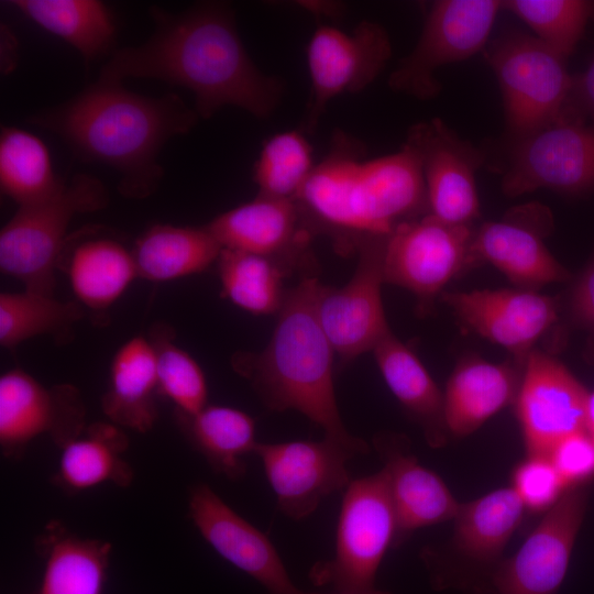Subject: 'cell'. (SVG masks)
Here are the masks:
<instances>
[{
  "instance_id": "1",
  "label": "cell",
  "mask_w": 594,
  "mask_h": 594,
  "mask_svg": "<svg viewBox=\"0 0 594 594\" xmlns=\"http://www.w3.org/2000/svg\"><path fill=\"white\" fill-rule=\"evenodd\" d=\"M154 32L138 46L114 51L98 78H153L184 87L195 96L199 118L237 107L268 118L284 95V84L263 73L249 55L234 12L224 2L207 1L180 13L152 7Z\"/></svg>"
},
{
  "instance_id": "3",
  "label": "cell",
  "mask_w": 594,
  "mask_h": 594,
  "mask_svg": "<svg viewBox=\"0 0 594 594\" xmlns=\"http://www.w3.org/2000/svg\"><path fill=\"white\" fill-rule=\"evenodd\" d=\"M364 152L358 140L337 132L295 198L311 234L329 237L340 254L428 215L421 166L410 147L404 143L374 158Z\"/></svg>"
},
{
  "instance_id": "20",
  "label": "cell",
  "mask_w": 594,
  "mask_h": 594,
  "mask_svg": "<svg viewBox=\"0 0 594 594\" xmlns=\"http://www.w3.org/2000/svg\"><path fill=\"white\" fill-rule=\"evenodd\" d=\"M442 300L466 328L524 363L559 314L556 298L524 288L446 292Z\"/></svg>"
},
{
  "instance_id": "38",
  "label": "cell",
  "mask_w": 594,
  "mask_h": 594,
  "mask_svg": "<svg viewBox=\"0 0 594 594\" xmlns=\"http://www.w3.org/2000/svg\"><path fill=\"white\" fill-rule=\"evenodd\" d=\"M156 356L158 394L183 415H195L208 404V385L196 360L162 330L150 339Z\"/></svg>"
},
{
  "instance_id": "44",
  "label": "cell",
  "mask_w": 594,
  "mask_h": 594,
  "mask_svg": "<svg viewBox=\"0 0 594 594\" xmlns=\"http://www.w3.org/2000/svg\"><path fill=\"white\" fill-rule=\"evenodd\" d=\"M305 594H326V593H306ZM332 594H336V593H332Z\"/></svg>"
},
{
  "instance_id": "30",
  "label": "cell",
  "mask_w": 594,
  "mask_h": 594,
  "mask_svg": "<svg viewBox=\"0 0 594 594\" xmlns=\"http://www.w3.org/2000/svg\"><path fill=\"white\" fill-rule=\"evenodd\" d=\"M190 443L212 470L230 480L245 474V455L254 453L255 421L246 413L229 406L207 405L195 415L177 413Z\"/></svg>"
},
{
  "instance_id": "2",
  "label": "cell",
  "mask_w": 594,
  "mask_h": 594,
  "mask_svg": "<svg viewBox=\"0 0 594 594\" xmlns=\"http://www.w3.org/2000/svg\"><path fill=\"white\" fill-rule=\"evenodd\" d=\"M198 118L177 95L145 97L122 82L98 78L28 121L58 135L78 158L113 168L123 196L145 198L163 176L161 150L172 138L188 133Z\"/></svg>"
},
{
  "instance_id": "31",
  "label": "cell",
  "mask_w": 594,
  "mask_h": 594,
  "mask_svg": "<svg viewBox=\"0 0 594 594\" xmlns=\"http://www.w3.org/2000/svg\"><path fill=\"white\" fill-rule=\"evenodd\" d=\"M128 438L121 427L95 422L62 447L57 482L70 491H84L111 482L128 486L133 472L122 458Z\"/></svg>"
},
{
  "instance_id": "22",
  "label": "cell",
  "mask_w": 594,
  "mask_h": 594,
  "mask_svg": "<svg viewBox=\"0 0 594 594\" xmlns=\"http://www.w3.org/2000/svg\"><path fill=\"white\" fill-rule=\"evenodd\" d=\"M373 443L388 479L397 525L395 543L419 528L454 519L460 503L435 472L418 462L406 438L383 432Z\"/></svg>"
},
{
  "instance_id": "6",
  "label": "cell",
  "mask_w": 594,
  "mask_h": 594,
  "mask_svg": "<svg viewBox=\"0 0 594 594\" xmlns=\"http://www.w3.org/2000/svg\"><path fill=\"white\" fill-rule=\"evenodd\" d=\"M396 532L385 470L351 480L342 498L333 556L311 566L310 581L332 587L336 594H391L377 587L376 574Z\"/></svg>"
},
{
  "instance_id": "43",
  "label": "cell",
  "mask_w": 594,
  "mask_h": 594,
  "mask_svg": "<svg viewBox=\"0 0 594 594\" xmlns=\"http://www.w3.org/2000/svg\"><path fill=\"white\" fill-rule=\"evenodd\" d=\"M585 430L594 439V392L588 393L585 410Z\"/></svg>"
},
{
  "instance_id": "39",
  "label": "cell",
  "mask_w": 594,
  "mask_h": 594,
  "mask_svg": "<svg viewBox=\"0 0 594 594\" xmlns=\"http://www.w3.org/2000/svg\"><path fill=\"white\" fill-rule=\"evenodd\" d=\"M513 487L530 510L549 509L568 490L548 455H528L514 472Z\"/></svg>"
},
{
  "instance_id": "15",
  "label": "cell",
  "mask_w": 594,
  "mask_h": 594,
  "mask_svg": "<svg viewBox=\"0 0 594 594\" xmlns=\"http://www.w3.org/2000/svg\"><path fill=\"white\" fill-rule=\"evenodd\" d=\"M587 504L581 486L568 488L520 549L497 566L495 594H554L561 586Z\"/></svg>"
},
{
  "instance_id": "24",
  "label": "cell",
  "mask_w": 594,
  "mask_h": 594,
  "mask_svg": "<svg viewBox=\"0 0 594 594\" xmlns=\"http://www.w3.org/2000/svg\"><path fill=\"white\" fill-rule=\"evenodd\" d=\"M521 374L517 375L508 364H495L477 356L462 360L450 375L443 394L448 432L468 436L515 400Z\"/></svg>"
},
{
  "instance_id": "26",
  "label": "cell",
  "mask_w": 594,
  "mask_h": 594,
  "mask_svg": "<svg viewBox=\"0 0 594 594\" xmlns=\"http://www.w3.org/2000/svg\"><path fill=\"white\" fill-rule=\"evenodd\" d=\"M373 353L386 385L420 425L427 442L432 448L441 447L448 432L443 394L424 364L392 332L375 345Z\"/></svg>"
},
{
  "instance_id": "33",
  "label": "cell",
  "mask_w": 594,
  "mask_h": 594,
  "mask_svg": "<svg viewBox=\"0 0 594 594\" xmlns=\"http://www.w3.org/2000/svg\"><path fill=\"white\" fill-rule=\"evenodd\" d=\"M63 184L55 175L46 144L16 127L0 133V188L19 207L52 196Z\"/></svg>"
},
{
  "instance_id": "42",
  "label": "cell",
  "mask_w": 594,
  "mask_h": 594,
  "mask_svg": "<svg viewBox=\"0 0 594 594\" xmlns=\"http://www.w3.org/2000/svg\"><path fill=\"white\" fill-rule=\"evenodd\" d=\"M568 308L573 322L594 337V260L573 282Z\"/></svg>"
},
{
  "instance_id": "8",
  "label": "cell",
  "mask_w": 594,
  "mask_h": 594,
  "mask_svg": "<svg viewBox=\"0 0 594 594\" xmlns=\"http://www.w3.org/2000/svg\"><path fill=\"white\" fill-rule=\"evenodd\" d=\"M499 0H439L430 4L419 38L388 78L397 92L427 101L441 90L436 72L464 61L485 46Z\"/></svg>"
},
{
  "instance_id": "40",
  "label": "cell",
  "mask_w": 594,
  "mask_h": 594,
  "mask_svg": "<svg viewBox=\"0 0 594 594\" xmlns=\"http://www.w3.org/2000/svg\"><path fill=\"white\" fill-rule=\"evenodd\" d=\"M568 488L594 476V439L586 430L560 440L548 453Z\"/></svg>"
},
{
  "instance_id": "21",
  "label": "cell",
  "mask_w": 594,
  "mask_h": 594,
  "mask_svg": "<svg viewBox=\"0 0 594 594\" xmlns=\"http://www.w3.org/2000/svg\"><path fill=\"white\" fill-rule=\"evenodd\" d=\"M206 227L222 249L270 257L289 271L306 261L314 237L295 200L261 194Z\"/></svg>"
},
{
  "instance_id": "32",
  "label": "cell",
  "mask_w": 594,
  "mask_h": 594,
  "mask_svg": "<svg viewBox=\"0 0 594 594\" xmlns=\"http://www.w3.org/2000/svg\"><path fill=\"white\" fill-rule=\"evenodd\" d=\"M67 274L77 299L95 310L110 307L139 277L132 251L108 238L87 239L76 244Z\"/></svg>"
},
{
  "instance_id": "29",
  "label": "cell",
  "mask_w": 594,
  "mask_h": 594,
  "mask_svg": "<svg viewBox=\"0 0 594 594\" xmlns=\"http://www.w3.org/2000/svg\"><path fill=\"white\" fill-rule=\"evenodd\" d=\"M9 3L29 20L94 62L111 51L116 25L107 6L97 0H13Z\"/></svg>"
},
{
  "instance_id": "16",
  "label": "cell",
  "mask_w": 594,
  "mask_h": 594,
  "mask_svg": "<svg viewBox=\"0 0 594 594\" xmlns=\"http://www.w3.org/2000/svg\"><path fill=\"white\" fill-rule=\"evenodd\" d=\"M86 409L76 387H46L20 369L0 377V446L16 457L35 438L48 435L61 448L80 436Z\"/></svg>"
},
{
  "instance_id": "18",
  "label": "cell",
  "mask_w": 594,
  "mask_h": 594,
  "mask_svg": "<svg viewBox=\"0 0 594 594\" xmlns=\"http://www.w3.org/2000/svg\"><path fill=\"white\" fill-rule=\"evenodd\" d=\"M551 223L548 210L537 204L521 206L501 221L482 223L474 229L470 265L490 263L524 289L568 280L569 271L542 240Z\"/></svg>"
},
{
  "instance_id": "19",
  "label": "cell",
  "mask_w": 594,
  "mask_h": 594,
  "mask_svg": "<svg viewBox=\"0 0 594 594\" xmlns=\"http://www.w3.org/2000/svg\"><path fill=\"white\" fill-rule=\"evenodd\" d=\"M189 516L224 560L260 583L265 594H305L293 582L273 542L232 509L209 485L190 488Z\"/></svg>"
},
{
  "instance_id": "12",
  "label": "cell",
  "mask_w": 594,
  "mask_h": 594,
  "mask_svg": "<svg viewBox=\"0 0 594 594\" xmlns=\"http://www.w3.org/2000/svg\"><path fill=\"white\" fill-rule=\"evenodd\" d=\"M405 144L420 163L428 213L449 224L473 226L481 215L475 176L484 153L439 118L410 127Z\"/></svg>"
},
{
  "instance_id": "14",
  "label": "cell",
  "mask_w": 594,
  "mask_h": 594,
  "mask_svg": "<svg viewBox=\"0 0 594 594\" xmlns=\"http://www.w3.org/2000/svg\"><path fill=\"white\" fill-rule=\"evenodd\" d=\"M588 392L556 358L534 349L516 396L528 455H548L563 438L585 430Z\"/></svg>"
},
{
  "instance_id": "17",
  "label": "cell",
  "mask_w": 594,
  "mask_h": 594,
  "mask_svg": "<svg viewBox=\"0 0 594 594\" xmlns=\"http://www.w3.org/2000/svg\"><path fill=\"white\" fill-rule=\"evenodd\" d=\"M254 453L263 464L278 509L294 520L308 517L326 497L346 488L351 482L346 463L355 457L326 438L258 442Z\"/></svg>"
},
{
  "instance_id": "4",
  "label": "cell",
  "mask_w": 594,
  "mask_h": 594,
  "mask_svg": "<svg viewBox=\"0 0 594 594\" xmlns=\"http://www.w3.org/2000/svg\"><path fill=\"white\" fill-rule=\"evenodd\" d=\"M317 278L302 279L286 292L267 346L234 360L272 410H296L318 425L324 438L352 452L369 444L345 428L333 388V349L316 314Z\"/></svg>"
},
{
  "instance_id": "35",
  "label": "cell",
  "mask_w": 594,
  "mask_h": 594,
  "mask_svg": "<svg viewBox=\"0 0 594 594\" xmlns=\"http://www.w3.org/2000/svg\"><path fill=\"white\" fill-rule=\"evenodd\" d=\"M82 317L74 301H62L54 295L24 289L0 294V343L15 348L22 342L43 334H59Z\"/></svg>"
},
{
  "instance_id": "10",
  "label": "cell",
  "mask_w": 594,
  "mask_h": 594,
  "mask_svg": "<svg viewBox=\"0 0 594 594\" xmlns=\"http://www.w3.org/2000/svg\"><path fill=\"white\" fill-rule=\"evenodd\" d=\"M506 196L546 188L569 196L594 193V124L557 122L510 142L502 178Z\"/></svg>"
},
{
  "instance_id": "34",
  "label": "cell",
  "mask_w": 594,
  "mask_h": 594,
  "mask_svg": "<svg viewBox=\"0 0 594 594\" xmlns=\"http://www.w3.org/2000/svg\"><path fill=\"white\" fill-rule=\"evenodd\" d=\"M222 294L253 315L278 312L286 292L283 279L290 272L279 262L257 254L222 249L218 258Z\"/></svg>"
},
{
  "instance_id": "5",
  "label": "cell",
  "mask_w": 594,
  "mask_h": 594,
  "mask_svg": "<svg viewBox=\"0 0 594 594\" xmlns=\"http://www.w3.org/2000/svg\"><path fill=\"white\" fill-rule=\"evenodd\" d=\"M108 191L91 175L78 174L48 198L20 206L0 231V270L24 289L54 295L55 270L76 215L105 208Z\"/></svg>"
},
{
  "instance_id": "11",
  "label": "cell",
  "mask_w": 594,
  "mask_h": 594,
  "mask_svg": "<svg viewBox=\"0 0 594 594\" xmlns=\"http://www.w3.org/2000/svg\"><path fill=\"white\" fill-rule=\"evenodd\" d=\"M473 226H453L431 215L398 224L383 242L384 283L430 301L470 266Z\"/></svg>"
},
{
  "instance_id": "36",
  "label": "cell",
  "mask_w": 594,
  "mask_h": 594,
  "mask_svg": "<svg viewBox=\"0 0 594 594\" xmlns=\"http://www.w3.org/2000/svg\"><path fill=\"white\" fill-rule=\"evenodd\" d=\"M317 163L304 131L287 130L268 138L253 168L258 194L293 199L298 196Z\"/></svg>"
},
{
  "instance_id": "37",
  "label": "cell",
  "mask_w": 594,
  "mask_h": 594,
  "mask_svg": "<svg viewBox=\"0 0 594 594\" xmlns=\"http://www.w3.org/2000/svg\"><path fill=\"white\" fill-rule=\"evenodd\" d=\"M502 8L524 21L541 42L568 59L590 22H594V1L588 0H506Z\"/></svg>"
},
{
  "instance_id": "7",
  "label": "cell",
  "mask_w": 594,
  "mask_h": 594,
  "mask_svg": "<svg viewBox=\"0 0 594 594\" xmlns=\"http://www.w3.org/2000/svg\"><path fill=\"white\" fill-rule=\"evenodd\" d=\"M497 78L510 142L561 120L572 78L566 59L538 37L507 32L486 50Z\"/></svg>"
},
{
  "instance_id": "28",
  "label": "cell",
  "mask_w": 594,
  "mask_h": 594,
  "mask_svg": "<svg viewBox=\"0 0 594 594\" xmlns=\"http://www.w3.org/2000/svg\"><path fill=\"white\" fill-rule=\"evenodd\" d=\"M221 251L206 226L155 224L139 237L132 254L139 277L168 282L205 271Z\"/></svg>"
},
{
  "instance_id": "23",
  "label": "cell",
  "mask_w": 594,
  "mask_h": 594,
  "mask_svg": "<svg viewBox=\"0 0 594 594\" xmlns=\"http://www.w3.org/2000/svg\"><path fill=\"white\" fill-rule=\"evenodd\" d=\"M525 505L513 486L460 504L453 541L470 564L465 588L495 594L493 575L503 549L521 521Z\"/></svg>"
},
{
  "instance_id": "13",
  "label": "cell",
  "mask_w": 594,
  "mask_h": 594,
  "mask_svg": "<svg viewBox=\"0 0 594 594\" xmlns=\"http://www.w3.org/2000/svg\"><path fill=\"white\" fill-rule=\"evenodd\" d=\"M385 237L363 242L352 278L340 288L318 284L316 314L334 353L350 361L391 332L383 308V242Z\"/></svg>"
},
{
  "instance_id": "27",
  "label": "cell",
  "mask_w": 594,
  "mask_h": 594,
  "mask_svg": "<svg viewBox=\"0 0 594 594\" xmlns=\"http://www.w3.org/2000/svg\"><path fill=\"white\" fill-rule=\"evenodd\" d=\"M37 544L45 558L38 594H102L110 542L80 538L54 521Z\"/></svg>"
},
{
  "instance_id": "25",
  "label": "cell",
  "mask_w": 594,
  "mask_h": 594,
  "mask_svg": "<svg viewBox=\"0 0 594 594\" xmlns=\"http://www.w3.org/2000/svg\"><path fill=\"white\" fill-rule=\"evenodd\" d=\"M156 356L151 340L136 336L116 352L101 399L112 424L139 432L151 430L157 419Z\"/></svg>"
},
{
  "instance_id": "41",
  "label": "cell",
  "mask_w": 594,
  "mask_h": 594,
  "mask_svg": "<svg viewBox=\"0 0 594 594\" xmlns=\"http://www.w3.org/2000/svg\"><path fill=\"white\" fill-rule=\"evenodd\" d=\"M559 122L594 124V57L582 73L573 75L569 97Z\"/></svg>"
},
{
  "instance_id": "9",
  "label": "cell",
  "mask_w": 594,
  "mask_h": 594,
  "mask_svg": "<svg viewBox=\"0 0 594 594\" xmlns=\"http://www.w3.org/2000/svg\"><path fill=\"white\" fill-rule=\"evenodd\" d=\"M391 56V38L377 22L362 21L350 32L318 25L307 46L310 95L300 130L312 134L330 101L364 90Z\"/></svg>"
}]
</instances>
